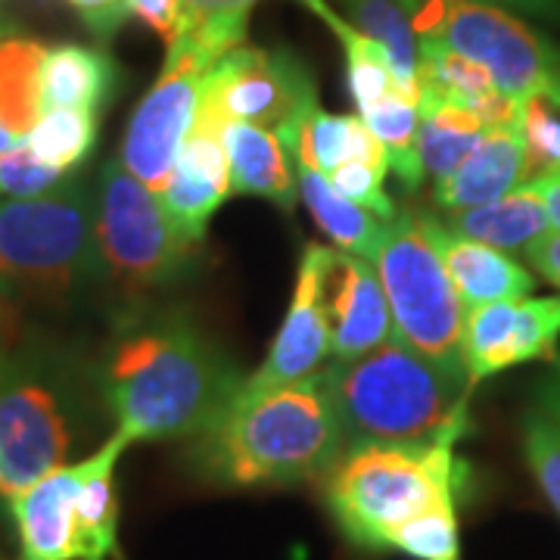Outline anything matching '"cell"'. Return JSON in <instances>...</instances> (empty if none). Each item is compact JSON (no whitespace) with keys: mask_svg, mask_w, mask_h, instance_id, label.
Instances as JSON below:
<instances>
[{"mask_svg":"<svg viewBox=\"0 0 560 560\" xmlns=\"http://www.w3.org/2000/svg\"><path fill=\"white\" fill-rule=\"evenodd\" d=\"M91 374L106 415L131 442L200 436L246 377L200 320L175 305L125 312Z\"/></svg>","mask_w":560,"mask_h":560,"instance_id":"6da1fadb","label":"cell"},{"mask_svg":"<svg viewBox=\"0 0 560 560\" xmlns=\"http://www.w3.org/2000/svg\"><path fill=\"white\" fill-rule=\"evenodd\" d=\"M346 452L324 371L308 381L246 389L190 440V467L219 489L320 480Z\"/></svg>","mask_w":560,"mask_h":560,"instance_id":"7a4b0ae2","label":"cell"},{"mask_svg":"<svg viewBox=\"0 0 560 560\" xmlns=\"http://www.w3.org/2000/svg\"><path fill=\"white\" fill-rule=\"evenodd\" d=\"M324 383L337 405L346 448L368 442L458 445L470 433L474 383L467 371L427 359L396 337L359 359L330 361Z\"/></svg>","mask_w":560,"mask_h":560,"instance_id":"3957f363","label":"cell"},{"mask_svg":"<svg viewBox=\"0 0 560 560\" xmlns=\"http://www.w3.org/2000/svg\"><path fill=\"white\" fill-rule=\"evenodd\" d=\"M320 480V499L342 539L361 551H389L399 526L467 499L474 470L455 442H368L349 445Z\"/></svg>","mask_w":560,"mask_h":560,"instance_id":"277c9868","label":"cell"},{"mask_svg":"<svg viewBox=\"0 0 560 560\" xmlns=\"http://www.w3.org/2000/svg\"><path fill=\"white\" fill-rule=\"evenodd\" d=\"M101 280L94 190L84 180L0 200V305H69Z\"/></svg>","mask_w":560,"mask_h":560,"instance_id":"5b68a950","label":"cell"},{"mask_svg":"<svg viewBox=\"0 0 560 560\" xmlns=\"http://www.w3.org/2000/svg\"><path fill=\"white\" fill-rule=\"evenodd\" d=\"M84 386L50 349H16L0 359V499L69 464L84 433Z\"/></svg>","mask_w":560,"mask_h":560,"instance_id":"8992f818","label":"cell"},{"mask_svg":"<svg viewBox=\"0 0 560 560\" xmlns=\"http://www.w3.org/2000/svg\"><path fill=\"white\" fill-rule=\"evenodd\" d=\"M371 265L383 283L393 312L396 340L445 368H464V318L452 275L445 268L436 219L415 209H399L383 224V237Z\"/></svg>","mask_w":560,"mask_h":560,"instance_id":"52a82bcc","label":"cell"},{"mask_svg":"<svg viewBox=\"0 0 560 560\" xmlns=\"http://www.w3.org/2000/svg\"><path fill=\"white\" fill-rule=\"evenodd\" d=\"M94 224L103 275L131 296L165 290L190 278L200 243H190L168 219L162 197L119 160L103 162L94 187Z\"/></svg>","mask_w":560,"mask_h":560,"instance_id":"ba28073f","label":"cell"},{"mask_svg":"<svg viewBox=\"0 0 560 560\" xmlns=\"http://www.w3.org/2000/svg\"><path fill=\"white\" fill-rule=\"evenodd\" d=\"M420 40L482 66L501 94L548 97L560 106V47L533 25L480 0H399Z\"/></svg>","mask_w":560,"mask_h":560,"instance_id":"9c48e42d","label":"cell"},{"mask_svg":"<svg viewBox=\"0 0 560 560\" xmlns=\"http://www.w3.org/2000/svg\"><path fill=\"white\" fill-rule=\"evenodd\" d=\"M212 66L215 60L206 57L200 47L187 40L168 44L160 79L140 97L128 119L119 162L156 194H162L184 140L194 131Z\"/></svg>","mask_w":560,"mask_h":560,"instance_id":"30bf717a","label":"cell"},{"mask_svg":"<svg viewBox=\"0 0 560 560\" xmlns=\"http://www.w3.org/2000/svg\"><path fill=\"white\" fill-rule=\"evenodd\" d=\"M318 106L312 72L287 50L243 44L224 54L202 91V109L221 121H249L290 138L300 119Z\"/></svg>","mask_w":560,"mask_h":560,"instance_id":"8fae6325","label":"cell"},{"mask_svg":"<svg viewBox=\"0 0 560 560\" xmlns=\"http://www.w3.org/2000/svg\"><path fill=\"white\" fill-rule=\"evenodd\" d=\"M560 340V296L486 302L464 318V368L474 386L526 361H551Z\"/></svg>","mask_w":560,"mask_h":560,"instance_id":"7c38bea8","label":"cell"},{"mask_svg":"<svg viewBox=\"0 0 560 560\" xmlns=\"http://www.w3.org/2000/svg\"><path fill=\"white\" fill-rule=\"evenodd\" d=\"M330 261H334L330 246L308 243L302 249L287 315L280 320L278 337L271 342L261 368L243 377L246 389H268L278 383L308 381L327 368V359H330V324H327Z\"/></svg>","mask_w":560,"mask_h":560,"instance_id":"4fadbf2b","label":"cell"},{"mask_svg":"<svg viewBox=\"0 0 560 560\" xmlns=\"http://www.w3.org/2000/svg\"><path fill=\"white\" fill-rule=\"evenodd\" d=\"M162 206L168 219L190 243L206 241V228L221 202L231 197V165L221 138V119L200 106L194 131L180 147L178 162L162 187Z\"/></svg>","mask_w":560,"mask_h":560,"instance_id":"5bb4252c","label":"cell"},{"mask_svg":"<svg viewBox=\"0 0 560 560\" xmlns=\"http://www.w3.org/2000/svg\"><path fill=\"white\" fill-rule=\"evenodd\" d=\"M327 324L334 361L359 359L396 337L383 283L368 259L334 249L327 271Z\"/></svg>","mask_w":560,"mask_h":560,"instance_id":"9a60e30c","label":"cell"},{"mask_svg":"<svg viewBox=\"0 0 560 560\" xmlns=\"http://www.w3.org/2000/svg\"><path fill=\"white\" fill-rule=\"evenodd\" d=\"M81 460L62 464L7 499L16 523L22 560H81L79 536Z\"/></svg>","mask_w":560,"mask_h":560,"instance_id":"2e32d148","label":"cell"},{"mask_svg":"<svg viewBox=\"0 0 560 560\" xmlns=\"http://www.w3.org/2000/svg\"><path fill=\"white\" fill-rule=\"evenodd\" d=\"M526 180V156L517 121L492 125L467 160L440 184H433V202L445 215L477 209L499 200Z\"/></svg>","mask_w":560,"mask_h":560,"instance_id":"e0dca14e","label":"cell"},{"mask_svg":"<svg viewBox=\"0 0 560 560\" xmlns=\"http://www.w3.org/2000/svg\"><path fill=\"white\" fill-rule=\"evenodd\" d=\"M231 165V194L259 197L290 212L296 206V168L278 131L249 121H221Z\"/></svg>","mask_w":560,"mask_h":560,"instance_id":"ac0fdd59","label":"cell"},{"mask_svg":"<svg viewBox=\"0 0 560 560\" xmlns=\"http://www.w3.org/2000/svg\"><path fill=\"white\" fill-rule=\"evenodd\" d=\"M418 91L420 101L455 103L477 113L489 125L517 121V109H521V101L501 94L499 84L482 66L464 60L455 50L433 40H420Z\"/></svg>","mask_w":560,"mask_h":560,"instance_id":"d6986e66","label":"cell"},{"mask_svg":"<svg viewBox=\"0 0 560 560\" xmlns=\"http://www.w3.org/2000/svg\"><path fill=\"white\" fill-rule=\"evenodd\" d=\"M436 243L464 308L486 302L523 300L536 290V278L511 253L458 237L440 219H436Z\"/></svg>","mask_w":560,"mask_h":560,"instance_id":"ffe728a7","label":"cell"},{"mask_svg":"<svg viewBox=\"0 0 560 560\" xmlns=\"http://www.w3.org/2000/svg\"><path fill=\"white\" fill-rule=\"evenodd\" d=\"M135 445L128 433L113 430V436L88 458H81L79 482V536L81 560H109L119 555V489L116 467L121 455Z\"/></svg>","mask_w":560,"mask_h":560,"instance_id":"44dd1931","label":"cell"},{"mask_svg":"<svg viewBox=\"0 0 560 560\" xmlns=\"http://www.w3.org/2000/svg\"><path fill=\"white\" fill-rule=\"evenodd\" d=\"M119 88V66L101 47L57 44L40 66L44 109H88L101 116Z\"/></svg>","mask_w":560,"mask_h":560,"instance_id":"7402d4cb","label":"cell"},{"mask_svg":"<svg viewBox=\"0 0 560 560\" xmlns=\"http://www.w3.org/2000/svg\"><path fill=\"white\" fill-rule=\"evenodd\" d=\"M445 228L467 241L495 246L501 253H523L529 243L551 231V221H548L536 180H523L521 187H514L499 200L477 206V209L452 212Z\"/></svg>","mask_w":560,"mask_h":560,"instance_id":"603a6c76","label":"cell"},{"mask_svg":"<svg viewBox=\"0 0 560 560\" xmlns=\"http://www.w3.org/2000/svg\"><path fill=\"white\" fill-rule=\"evenodd\" d=\"M47 47L25 35L0 40V153L28 138L44 113L40 66Z\"/></svg>","mask_w":560,"mask_h":560,"instance_id":"cb8c5ba5","label":"cell"},{"mask_svg":"<svg viewBox=\"0 0 560 560\" xmlns=\"http://www.w3.org/2000/svg\"><path fill=\"white\" fill-rule=\"evenodd\" d=\"M293 168H296V187H300L302 202L312 212L315 224L330 237V243L349 256L371 261V256L377 253L386 221L377 219L374 212H368L364 206L352 202L349 197H342L327 175H320L302 162H293Z\"/></svg>","mask_w":560,"mask_h":560,"instance_id":"d4e9b609","label":"cell"},{"mask_svg":"<svg viewBox=\"0 0 560 560\" xmlns=\"http://www.w3.org/2000/svg\"><path fill=\"white\" fill-rule=\"evenodd\" d=\"M290 160L315 168L320 175H330L342 162L383 153L381 140L371 135V128L361 116H337L320 106H312L290 138H283Z\"/></svg>","mask_w":560,"mask_h":560,"instance_id":"484cf974","label":"cell"},{"mask_svg":"<svg viewBox=\"0 0 560 560\" xmlns=\"http://www.w3.org/2000/svg\"><path fill=\"white\" fill-rule=\"evenodd\" d=\"M418 153L433 184L445 180L492 128L477 113L442 101H418Z\"/></svg>","mask_w":560,"mask_h":560,"instance_id":"4316f807","label":"cell"},{"mask_svg":"<svg viewBox=\"0 0 560 560\" xmlns=\"http://www.w3.org/2000/svg\"><path fill=\"white\" fill-rule=\"evenodd\" d=\"M346 20L352 22L368 38L381 40L393 57V69L399 88L420 101L418 91V60L420 44L415 35V25L408 20L399 0H330Z\"/></svg>","mask_w":560,"mask_h":560,"instance_id":"83f0119b","label":"cell"},{"mask_svg":"<svg viewBox=\"0 0 560 560\" xmlns=\"http://www.w3.org/2000/svg\"><path fill=\"white\" fill-rule=\"evenodd\" d=\"M359 116L371 128V135L386 147L389 168L399 175L405 194H418L420 184L427 178L418 153V101L401 91H393Z\"/></svg>","mask_w":560,"mask_h":560,"instance_id":"f1b7e54d","label":"cell"},{"mask_svg":"<svg viewBox=\"0 0 560 560\" xmlns=\"http://www.w3.org/2000/svg\"><path fill=\"white\" fill-rule=\"evenodd\" d=\"M256 3L259 0H180V32L175 40H187L219 62L224 54L246 44Z\"/></svg>","mask_w":560,"mask_h":560,"instance_id":"f546056e","label":"cell"},{"mask_svg":"<svg viewBox=\"0 0 560 560\" xmlns=\"http://www.w3.org/2000/svg\"><path fill=\"white\" fill-rule=\"evenodd\" d=\"M97 119L101 116L88 109H44L25 143L40 162L69 175L91 156L97 143Z\"/></svg>","mask_w":560,"mask_h":560,"instance_id":"4dcf8cb0","label":"cell"},{"mask_svg":"<svg viewBox=\"0 0 560 560\" xmlns=\"http://www.w3.org/2000/svg\"><path fill=\"white\" fill-rule=\"evenodd\" d=\"M389 551L408 560H460L458 504L433 508L396 529Z\"/></svg>","mask_w":560,"mask_h":560,"instance_id":"1f68e13d","label":"cell"},{"mask_svg":"<svg viewBox=\"0 0 560 560\" xmlns=\"http://www.w3.org/2000/svg\"><path fill=\"white\" fill-rule=\"evenodd\" d=\"M517 131L526 156V180L560 172V106L548 97H526L517 109Z\"/></svg>","mask_w":560,"mask_h":560,"instance_id":"d6a6232c","label":"cell"},{"mask_svg":"<svg viewBox=\"0 0 560 560\" xmlns=\"http://www.w3.org/2000/svg\"><path fill=\"white\" fill-rule=\"evenodd\" d=\"M521 448L533 480L560 521V427L539 408L523 411Z\"/></svg>","mask_w":560,"mask_h":560,"instance_id":"836d02e7","label":"cell"},{"mask_svg":"<svg viewBox=\"0 0 560 560\" xmlns=\"http://www.w3.org/2000/svg\"><path fill=\"white\" fill-rule=\"evenodd\" d=\"M386 172H389V156L383 150V153H374V156H359V160L342 162L340 168H334L327 178H330V184L340 190L342 197L364 206L377 219L389 221L396 219L399 206L389 200L386 190H383Z\"/></svg>","mask_w":560,"mask_h":560,"instance_id":"e575fe53","label":"cell"},{"mask_svg":"<svg viewBox=\"0 0 560 560\" xmlns=\"http://www.w3.org/2000/svg\"><path fill=\"white\" fill-rule=\"evenodd\" d=\"M60 180H66V172L40 162L32 147L22 140L13 150L0 153V197L7 200H28L54 190Z\"/></svg>","mask_w":560,"mask_h":560,"instance_id":"d590c367","label":"cell"},{"mask_svg":"<svg viewBox=\"0 0 560 560\" xmlns=\"http://www.w3.org/2000/svg\"><path fill=\"white\" fill-rule=\"evenodd\" d=\"M128 13L147 22L165 44L178 38L180 32V0H125Z\"/></svg>","mask_w":560,"mask_h":560,"instance_id":"8d00e7d4","label":"cell"},{"mask_svg":"<svg viewBox=\"0 0 560 560\" xmlns=\"http://www.w3.org/2000/svg\"><path fill=\"white\" fill-rule=\"evenodd\" d=\"M526 261L539 271L548 283H555L560 290V231H548L539 241H533L523 249Z\"/></svg>","mask_w":560,"mask_h":560,"instance_id":"74e56055","label":"cell"},{"mask_svg":"<svg viewBox=\"0 0 560 560\" xmlns=\"http://www.w3.org/2000/svg\"><path fill=\"white\" fill-rule=\"evenodd\" d=\"M536 399H539L536 408H539L541 415H548L560 427V355L551 359V371L539 381Z\"/></svg>","mask_w":560,"mask_h":560,"instance_id":"f35d334b","label":"cell"},{"mask_svg":"<svg viewBox=\"0 0 560 560\" xmlns=\"http://www.w3.org/2000/svg\"><path fill=\"white\" fill-rule=\"evenodd\" d=\"M480 3H492L511 13H529V16H541V20L560 22V0H480Z\"/></svg>","mask_w":560,"mask_h":560,"instance_id":"ab89813d","label":"cell"},{"mask_svg":"<svg viewBox=\"0 0 560 560\" xmlns=\"http://www.w3.org/2000/svg\"><path fill=\"white\" fill-rule=\"evenodd\" d=\"M536 187H539L545 212H548V221H551V231H560V172L536 178Z\"/></svg>","mask_w":560,"mask_h":560,"instance_id":"60d3db41","label":"cell"},{"mask_svg":"<svg viewBox=\"0 0 560 560\" xmlns=\"http://www.w3.org/2000/svg\"><path fill=\"white\" fill-rule=\"evenodd\" d=\"M10 35H16V25L7 20V16H0V40L10 38Z\"/></svg>","mask_w":560,"mask_h":560,"instance_id":"b9f144b4","label":"cell"},{"mask_svg":"<svg viewBox=\"0 0 560 560\" xmlns=\"http://www.w3.org/2000/svg\"><path fill=\"white\" fill-rule=\"evenodd\" d=\"M3 308V305H0ZM3 352H7V340H3V324H0V359H3Z\"/></svg>","mask_w":560,"mask_h":560,"instance_id":"7bdbcfd3","label":"cell"},{"mask_svg":"<svg viewBox=\"0 0 560 560\" xmlns=\"http://www.w3.org/2000/svg\"><path fill=\"white\" fill-rule=\"evenodd\" d=\"M0 560H7V558H0Z\"/></svg>","mask_w":560,"mask_h":560,"instance_id":"ee69618b","label":"cell"}]
</instances>
